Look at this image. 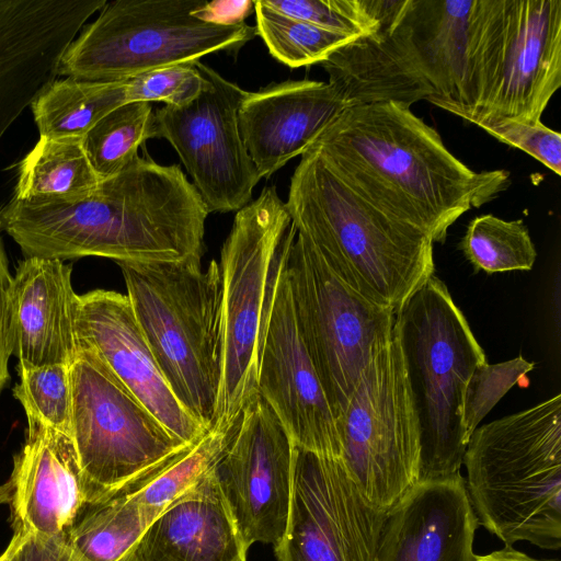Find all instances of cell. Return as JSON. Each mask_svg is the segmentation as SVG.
<instances>
[{
  "mask_svg": "<svg viewBox=\"0 0 561 561\" xmlns=\"http://www.w3.org/2000/svg\"><path fill=\"white\" fill-rule=\"evenodd\" d=\"M394 323L417 420V481L458 474L468 445L461 426L465 390L486 362L484 351L434 275L396 311Z\"/></svg>",
  "mask_w": 561,
  "mask_h": 561,
  "instance_id": "cell-8",
  "label": "cell"
},
{
  "mask_svg": "<svg viewBox=\"0 0 561 561\" xmlns=\"http://www.w3.org/2000/svg\"><path fill=\"white\" fill-rule=\"evenodd\" d=\"M214 468L158 514L134 561H247L249 548Z\"/></svg>",
  "mask_w": 561,
  "mask_h": 561,
  "instance_id": "cell-23",
  "label": "cell"
},
{
  "mask_svg": "<svg viewBox=\"0 0 561 561\" xmlns=\"http://www.w3.org/2000/svg\"><path fill=\"white\" fill-rule=\"evenodd\" d=\"M70 366L48 365L19 369L13 388L27 422H37L71 436L72 392Z\"/></svg>",
  "mask_w": 561,
  "mask_h": 561,
  "instance_id": "cell-31",
  "label": "cell"
},
{
  "mask_svg": "<svg viewBox=\"0 0 561 561\" xmlns=\"http://www.w3.org/2000/svg\"><path fill=\"white\" fill-rule=\"evenodd\" d=\"M254 11V1L250 0H220L205 1L193 11L201 21L219 24L237 25L244 23V19Z\"/></svg>",
  "mask_w": 561,
  "mask_h": 561,
  "instance_id": "cell-38",
  "label": "cell"
},
{
  "mask_svg": "<svg viewBox=\"0 0 561 561\" xmlns=\"http://www.w3.org/2000/svg\"><path fill=\"white\" fill-rule=\"evenodd\" d=\"M254 12L256 35L275 59L290 68L322 64L335 50L359 38L287 16L263 0L254 1Z\"/></svg>",
  "mask_w": 561,
  "mask_h": 561,
  "instance_id": "cell-29",
  "label": "cell"
},
{
  "mask_svg": "<svg viewBox=\"0 0 561 561\" xmlns=\"http://www.w3.org/2000/svg\"><path fill=\"white\" fill-rule=\"evenodd\" d=\"M294 444L271 407L256 394L214 468L221 492L248 548L276 546L291 497Z\"/></svg>",
  "mask_w": 561,
  "mask_h": 561,
  "instance_id": "cell-16",
  "label": "cell"
},
{
  "mask_svg": "<svg viewBox=\"0 0 561 561\" xmlns=\"http://www.w3.org/2000/svg\"><path fill=\"white\" fill-rule=\"evenodd\" d=\"M285 205L330 270L375 304L397 311L433 276L431 236L380 210L313 148L301 156Z\"/></svg>",
  "mask_w": 561,
  "mask_h": 561,
  "instance_id": "cell-4",
  "label": "cell"
},
{
  "mask_svg": "<svg viewBox=\"0 0 561 561\" xmlns=\"http://www.w3.org/2000/svg\"><path fill=\"white\" fill-rule=\"evenodd\" d=\"M336 426L339 460L363 497L388 513L417 482L420 463L417 420L396 323L376 345Z\"/></svg>",
  "mask_w": 561,
  "mask_h": 561,
  "instance_id": "cell-11",
  "label": "cell"
},
{
  "mask_svg": "<svg viewBox=\"0 0 561 561\" xmlns=\"http://www.w3.org/2000/svg\"><path fill=\"white\" fill-rule=\"evenodd\" d=\"M127 103L123 81H51L31 104L39 138L80 139L105 115Z\"/></svg>",
  "mask_w": 561,
  "mask_h": 561,
  "instance_id": "cell-26",
  "label": "cell"
},
{
  "mask_svg": "<svg viewBox=\"0 0 561 561\" xmlns=\"http://www.w3.org/2000/svg\"><path fill=\"white\" fill-rule=\"evenodd\" d=\"M157 516L122 489L87 503L64 539L81 561H134L142 535Z\"/></svg>",
  "mask_w": 561,
  "mask_h": 561,
  "instance_id": "cell-24",
  "label": "cell"
},
{
  "mask_svg": "<svg viewBox=\"0 0 561 561\" xmlns=\"http://www.w3.org/2000/svg\"><path fill=\"white\" fill-rule=\"evenodd\" d=\"M71 438L91 501L149 476L187 445L171 434L90 348L70 367Z\"/></svg>",
  "mask_w": 561,
  "mask_h": 561,
  "instance_id": "cell-12",
  "label": "cell"
},
{
  "mask_svg": "<svg viewBox=\"0 0 561 561\" xmlns=\"http://www.w3.org/2000/svg\"><path fill=\"white\" fill-rule=\"evenodd\" d=\"M195 61L152 69L124 80L127 103L162 101L169 106H182L193 101L204 84Z\"/></svg>",
  "mask_w": 561,
  "mask_h": 561,
  "instance_id": "cell-34",
  "label": "cell"
},
{
  "mask_svg": "<svg viewBox=\"0 0 561 561\" xmlns=\"http://www.w3.org/2000/svg\"><path fill=\"white\" fill-rule=\"evenodd\" d=\"M476 561H559L557 559H535L512 545H505L502 549L494 550L483 556H476Z\"/></svg>",
  "mask_w": 561,
  "mask_h": 561,
  "instance_id": "cell-39",
  "label": "cell"
},
{
  "mask_svg": "<svg viewBox=\"0 0 561 561\" xmlns=\"http://www.w3.org/2000/svg\"><path fill=\"white\" fill-rule=\"evenodd\" d=\"M499 141L528 153L561 175V134L540 122L502 119L482 127Z\"/></svg>",
  "mask_w": 561,
  "mask_h": 561,
  "instance_id": "cell-35",
  "label": "cell"
},
{
  "mask_svg": "<svg viewBox=\"0 0 561 561\" xmlns=\"http://www.w3.org/2000/svg\"><path fill=\"white\" fill-rule=\"evenodd\" d=\"M469 123L540 122L561 87V0H474Z\"/></svg>",
  "mask_w": 561,
  "mask_h": 561,
  "instance_id": "cell-9",
  "label": "cell"
},
{
  "mask_svg": "<svg viewBox=\"0 0 561 561\" xmlns=\"http://www.w3.org/2000/svg\"><path fill=\"white\" fill-rule=\"evenodd\" d=\"M523 356L497 363L479 365L471 374L465 390L461 426L466 438L478 427L492 408L534 368Z\"/></svg>",
  "mask_w": 561,
  "mask_h": 561,
  "instance_id": "cell-33",
  "label": "cell"
},
{
  "mask_svg": "<svg viewBox=\"0 0 561 561\" xmlns=\"http://www.w3.org/2000/svg\"><path fill=\"white\" fill-rule=\"evenodd\" d=\"M311 147L370 203L438 243L460 216L511 184L506 170H471L433 127L398 102L346 107Z\"/></svg>",
  "mask_w": 561,
  "mask_h": 561,
  "instance_id": "cell-2",
  "label": "cell"
},
{
  "mask_svg": "<svg viewBox=\"0 0 561 561\" xmlns=\"http://www.w3.org/2000/svg\"><path fill=\"white\" fill-rule=\"evenodd\" d=\"M286 271L301 339L337 423L396 311L344 284L297 231Z\"/></svg>",
  "mask_w": 561,
  "mask_h": 561,
  "instance_id": "cell-13",
  "label": "cell"
},
{
  "mask_svg": "<svg viewBox=\"0 0 561 561\" xmlns=\"http://www.w3.org/2000/svg\"><path fill=\"white\" fill-rule=\"evenodd\" d=\"M348 106L324 81L289 80L248 92L239 108V127L260 179L307 152Z\"/></svg>",
  "mask_w": 561,
  "mask_h": 561,
  "instance_id": "cell-20",
  "label": "cell"
},
{
  "mask_svg": "<svg viewBox=\"0 0 561 561\" xmlns=\"http://www.w3.org/2000/svg\"><path fill=\"white\" fill-rule=\"evenodd\" d=\"M474 0H377L378 30L321 65L350 106L425 100L466 122Z\"/></svg>",
  "mask_w": 561,
  "mask_h": 561,
  "instance_id": "cell-3",
  "label": "cell"
},
{
  "mask_svg": "<svg viewBox=\"0 0 561 561\" xmlns=\"http://www.w3.org/2000/svg\"><path fill=\"white\" fill-rule=\"evenodd\" d=\"M99 183L82 140L39 138L20 163L13 198L73 203L91 195Z\"/></svg>",
  "mask_w": 561,
  "mask_h": 561,
  "instance_id": "cell-25",
  "label": "cell"
},
{
  "mask_svg": "<svg viewBox=\"0 0 561 561\" xmlns=\"http://www.w3.org/2000/svg\"><path fill=\"white\" fill-rule=\"evenodd\" d=\"M14 561H81L60 537L14 534Z\"/></svg>",
  "mask_w": 561,
  "mask_h": 561,
  "instance_id": "cell-37",
  "label": "cell"
},
{
  "mask_svg": "<svg viewBox=\"0 0 561 561\" xmlns=\"http://www.w3.org/2000/svg\"><path fill=\"white\" fill-rule=\"evenodd\" d=\"M0 561H14V542L12 540L5 551L0 556Z\"/></svg>",
  "mask_w": 561,
  "mask_h": 561,
  "instance_id": "cell-40",
  "label": "cell"
},
{
  "mask_svg": "<svg viewBox=\"0 0 561 561\" xmlns=\"http://www.w3.org/2000/svg\"><path fill=\"white\" fill-rule=\"evenodd\" d=\"M239 421L240 417L227 426H213L162 467L124 489L141 505L159 514L216 466L232 439Z\"/></svg>",
  "mask_w": 561,
  "mask_h": 561,
  "instance_id": "cell-27",
  "label": "cell"
},
{
  "mask_svg": "<svg viewBox=\"0 0 561 561\" xmlns=\"http://www.w3.org/2000/svg\"><path fill=\"white\" fill-rule=\"evenodd\" d=\"M3 488L14 534L65 538L91 501L71 436L32 421Z\"/></svg>",
  "mask_w": 561,
  "mask_h": 561,
  "instance_id": "cell-19",
  "label": "cell"
},
{
  "mask_svg": "<svg viewBox=\"0 0 561 561\" xmlns=\"http://www.w3.org/2000/svg\"><path fill=\"white\" fill-rule=\"evenodd\" d=\"M70 265L56 259L24 257L13 276L12 302L18 369L70 366L80 351V295Z\"/></svg>",
  "mask_w": 561,
  "mask_h": 561,
  "instance_id": "cell-22",
  "label": "cell"
},
{
  "mask_svg": "<svg viewBox=\"0 0 561 561\" xmlns=\"http://www.w3.org/2000/svg\"><path fill=\"white\" fill-rule=\"evenodd\" d=\"M208 214L178 164L162 165L137 156L77 202L12 197L0 208V230L16 242L24 257L181 262L202 259Z\"/></svg>",
  "mask_w": 561,
  "mask_h": 561,
  "instance_id": "cell-1",
  "label": "cell"
},
{
  "mask_svg": "<svg viewBox=\"0 0 561 561\" xmlns=\"http://www.w3.org/2000/svg\"><path fill=\"white\" fill-rule=\"evenodd\" d=\"M296 228L274 186L239 209L218 263L221 379L214 426L239 420L257 394L261 353Z\"/></svg>",
  "mask_w": 561,
  "mask_h": 561,
  "instance_id": "cell-7",
  "label": "cell"
},
{
  "mask_svg": "<svg viewBox=\"0 0 561 561\" xmlns=\"http://www.w3.org/2000/svg\"><path fill=\"white\" fill-rule=\"evenodd\" d=\"M12 286L13 276L0 238V391L10 379L9 359L14 347Z\"/></svg>",
  "mask_w": 561,
  "mask_h": 561,
  "instance_id": "cell-36",
  "label": "cell"
},
{
  "mask_svg": "<svg viewBox=\"0 0 561 561\" xmlns=\"http://www.w3.org/2000/svg\"><path fill=\"white\" fill-rule=\"evenodd\" d=\"M476 273L529 271L537 252L522 219L504 220L486 214L473 218L459 243Z\"/></svg>",
  "mask_w": 561,
  "mask_h": 561,
  "instance_id": "cell-30",
  "label": "cell"
},
{
  "mask_svg": "<svg viewBox=\"0 0 561 561\" xmlns=\"http://www.w3.org/2000/svg\"><path fill=\"white\" fill-rule=\"evenodd\" d=\"M287 16L333 32L363 37L375 33L380 23L376 0H263Z\"/></svg>",
  "mask_w": 561,
  "mask_h": 561,
  "instance_id": "cell-32",
  "label": "cell"
},
{
  "mask_svg": "<svg viewBox=\"0 0 561 561\" xmlns=\"http://www.w3.org/2000/svg\"><path fill=\"white\" fill-rule=\"evenodd\" d=\"M481 524L505 545L561 547V396L478 426L463 461Z\"/></svg>",
  "mask_w": 561,
  "mask_h": 561,
  "instance_id": "cell-5",
  "label": "cell"
},
{
  "mask_svg": "<svg viewBox=\"0 0 561 561\" xmlns=\"http://www.w3.org/2000/svg\"><path fill=\"white\" fill-rule=\"evenodd\" d=\"M147 344L171 391L205 430L221 379L220 272L213 260L117 263Z\"/></svg>",
  "mask_w": 561,
  "mask_h": 561,
  "instance_id": "cell-6",
  "label": "cell"
},
{
  "mask_svg": "<svg viewBox=\"0 0 561 561\" xmlns=\"http://www.w3.org/2000/svg\"><path fill=\"white\" fill-rule=\"evenodd\" d=\"M286 265L287 261L261 353L257 394L277 415L295 447L339 459L336 422L298 329Z\"/></svg>",
  "mask_w": 561,
  "mask_h": 561,
  "instance_id": "cell-17",
  "label": "cell"
},
{
  "mask_svg": "<svg viewBox=\"0 0 561 561\" xmlns=\"http://www.w3.org/2000/svg\"><path fill=\"white\" fill-rule=\"evenodd\" d=\"M206 0H114L65 50L58 76L123 81L136 75L239 48L256 35L245 22L219 25L193 11Z\"/></svg>",
  "mask_w": 561,
  "mask_h": 561,
  "instance_id": "cell-10",
  "label": "cell"
},
{
  "mask_svg": "<svg viewBox=\"0 0 561 561\" xmlns=\"http://www.w3.org/2000/svg\"><path fill=\"white\" fill-rule=\"evenodd\" d=\"M478 525L460 473L417 481L387 513L377 561H476Z\"/></svg>",
  "mask_w": 561,
  "mask_h": 561,
  "instance_id": "cell-21",
  "label": "cell"
},
{
  "mask_svg": "<svg viewBox=\"0 0 561 561\" xmlns=\"http://www.w3.org/2000/svg\"><path fill=\"white\" fill-rule=\"evenodd\" d=\"M195 65L204 81L201 93L154 112L157 138L172 145L208 213L238 211L261 180L239 127L248 91L199 60Z\"/></svg>",
  "mask_w": 561,
  "mask_h": 561,
  "instance_id": "cell-14",
  "label": "cell"
},
{
  "mask_svg": "<svg viewBox=\"0 0 561 561\" xmlns=\"http://www.w3.org/2000/svg\"><path fill=\"white\" fill-rule=\"evenodd\" d=\"M150 138H157L151 103L128 102L101 118L82 138V146L102 181L129 164Z\"/></svg>",
  "mask_w": 561,
  "mask_h": 561,
  "instance_id": "cell-28",
  "label": "cell"
},
{
  "mask_svg": "<svg viewBox=\"0 0 561 561\" xmlns=\"http://www.w3.org/2000/svg\"><path fill=\"white\" fill-rule=\"evenodd\" d=\"M77 331L80 347L92 350L176 438L190 445L209 431L171 391L126 295L105 289L80 295Z\"/></svg>",
  "mask_w": 561,
  "mask_h": 561,
  "instance_id": "cell-18",
  "label": "cell"
},
{
  "mask_svg": "<svg viewBox=\"0 0 561 561\" xmlns=\"http://www.w3.org/2000/svg\"><path fill=\"white\" fill-rule=\"evenodd\" d=\"M386 516L363 497L339 459L295 447L277 561H377Z\"/></svg>",
  "mask_w": 561,
  "mask_h": 561,
  "instance_id": "cell-15",
  "label": "cell"
}]
</instances>
